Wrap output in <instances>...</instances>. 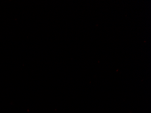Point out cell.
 <instances>
[]
</instances>
